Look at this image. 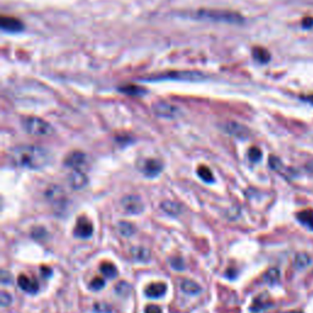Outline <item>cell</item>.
I'll return each mask as SVG.
<instances>
[{
    "label": "cell",
    "instance_id": "obj_10",
    "mask_svg": "<svg viewBox=\"0 0 313 313\" xmlns=\"http://www.w3.org/2000/svg\"><path fill=\"white\" fill-rule=\"evenodd\" d=\"M86 162V154L82 152H78V150H75V152L70 153V154L68 155L65 158V162H64V164H65L66 166H69V168H73V169H80L81 166L85 164Z\"/></svg>",
    "mask_w": 313,
    "mask_h": 313
},
{
    "label": "cell",
    "instance_id": "obj_30",
    "mask_svg": "<svg viewBox=\"0 0 313 313\" xmlns=\"http://www.w3.org/2000/svg\"><path fill=\"white\" fill-rule=\"evenodd\" d=\"M0 302H1L3 307H5V306H8L11 302V296L9 294H6L5 291H3V293L0 294Z\"/></svg>",
    "mask_w": 313,
    "mask_h": 313
},
{
    "label": "cell",
    "instance_id": "obj_32",
    "mask_svg": "<svg viewBox=\"0 0 313 313\" xmlns=\"http://www.w3.org/2000/svg\"><path fill=\"white\" fill-rule=\"evenodd\" d=\"M145 313H162V308L159 306H154V305H149L146 307Z\"/></svg>",
    "mask_w": 313,
    "mask_h": 313
},
{
    "label": "cell",
    "instance_id": "obj_19",
    "mask_svg": "<svg viewBox=\"0 0 313 313\" xmlns=\"http://www.w3.org/2000/svg\"><path fill=\"white\" fill-rule=\"evenodd\" d=\"M162 208H163L166 213L170 214V216H178V214L181 213L180 204L171 202V201H166V202L162 203Z\"/></svg>",
    "mask_w": 313,
    "mask_h": 313
},
{
    "label": "cell",
    "instance_id": "obj_33",
    "mask_svg": "<svg viewBox=\"0 0 313 313\" xmlns=\"http://www.w3.org/2000/svg\"><path fill=\"white\" fill-rule=\"evenodd\" d=\"M171 264H173V267L175 269H178V271H181V269H183V263H181V259H173L171 260Z\"/></svg>",
    "mask_w": 313,
    "mask_h": 313
},
{
    "label": "cell",
    "instance_id": "obj_3",
    "mask_svg": "<svg viewBox=\"0 0 313 313\" xmlns=\"http://www.w3.org/2000/svg\"><path fill=\"white\" fill-rule=\"evenodd\" d=\"M23 128L28 133L36 136H48L53 132V128L47 121H44L43 119L36 118V116L26 118L23 120Z\"/></svg>",
    "mask_w": 313,
    "mask_h": 313
},
{
    "label": "cell",
    "instance_id": "obj_22",
    "mask_svg": "<svg viewBox=\"0 0 313 313\" xmlns=\"http://www.w3.org/2000/svg\"><path fill=\"white\" fill-rule=\"evenodd\" d=\"M197 174L203 181H205V183H213L214 181L213 174H212L211 169L208 168V166H198Z\"/></svg>",
    "mask_w": 313,
    "mask_h": 313
},
{
    "label": "cell",
    "instance_id": "obj_17",
    "mask_svg": "<svg viewBox=\"0 0 313 313\" xmlns=\"http://www.w3.org/2000/svg\"><path fill=\"white\" fill-rule=\"evenodd\" d=\"M311 264V258L307 253H298L294 259V267L296 269H303Z\"/></svg>",
    "mask_w": 313,
    "mask_h": 313
},
{
    "label": "cell",
    "instance_id": "obj_13",
    "mask_svg": "<svg viewBox=\"0 0 313 313\" xmlns=\"http://www.w3.org/2000/svg\"><path fill=\"white\" fill-rule=\"evenodd\" d=\"M166 293V286L164 283H153L146 288L145 294L150 298L162 297Z\"/></svg>",
    "mask_w": 313,
    "mask_h": 313
},
{
    "label": "cell",
    "instance_id": "obj_29",
    "mask_svg": "<svg viewBox=\"0 0 313 313\" xmlns=\"http://www.w3.org/2000/svg\"><path fill=\"white\" fill-rule=\"evenodd\" d=\"M94 311L99 313H110V307L108 305H103V303H95Z\"/></svg>",
    "mask_w": 313,
    "mask_h": 313
},
{
    "label": "cell",
    "instance_id": "obj_4",
    "mask_svg": "<svg viewBox=\"0 0 313 313\" xmlns=\"http://www.w3.org/2000/svg\"><path fill=\"white\" fill-rule=\"evenodd\" d=\"M153 111L155 115L161 116V118L174 119L178 116L179 109L175 106L166 102H158L153 104Z\"/></svg>",
    "mask_w": 313,
    "mask_h": 313
},
{
    "label": "cell",
    "instance_id": "obj_23",
    "mask_svg": "<svg viewBox=\"0 0 313 313\" xmlns=\"http://www.w3.org/2000/svg\"><path fill=\"white\" fill-rule=\"evenodd\" d=\"M132 253L136 260H148L149 257V252L146 248H133Z\"/></svg>",
    "mask_w": 313,
    "mask_h": 313
},
{
    "label": "cell",
    "instance_id": "obj_26",
    "mask_svg": "<svg viewBox=\"0 0 313 313\" xmlns=\"http://www.w3.org/2000/svg\"><path fill=\"white\" fill-rule=\"evenodd\" d=\"M104 284H106V281H104V279L102 278H94L92 281H91L90 286L92 290H100V289L104 286Z\"/></svg>",
    "mask_w": 313,
    "mask_h": 313
},
{
    "label": "cell",
    "instance_id": "obj_1",
    "mask_svg": "<svg viewBox=\"0 0 313 313\" xmlns=\"http://www.w3.org/2000/svg\"><path fill=\"white\" fill-rule=\"evenodd\" d=\"M9 157L15 166L33 169V170L44 168L52 161L50 153L47 149L38 146L28 145L16 146L11 148L9 150Z\"/></svg>",
    "mask_w": 313,
    "mask_h": 313
},
{
    "label": "cell",
    "instance_id": "obj_31",
    "mask_svg": "<svg viewBox=\"0 0 313 313\" xmlns=\"http://www.w3.org/2000/svg\"><path fill=\"white\" fill-rule=\"evenodd\" d=\"M121 91L125 93H129V94H140V93H142L143 91L140 90L138 87H125V88H121Z\"/></svg>",
    "mask_w": 313,
    "mask_h": 313
},
{
    "label": "cell",
    "instance_id": "obj_7",
    "mask_svg": "<svg viewBox=\"0 0 313 313\" xmlns=\"http://www.w3.org/2000/svg\"><path fill=\"white\" fill-rule=\"evenodd\" d=\"M141 170L148 178H154V176L159 175L161 171L163 170V164L157 159H147L143 162Z\"/></svg>",
    "mask_w": 313,
    "mask_h": 313
},
{
    "label": "cell",
    "instance_id": "obj_35",
    "mask_svg": "<svg viewBox=\"0 0 313 313\" xmlns=\"http://www.w3.org/2000/svg\"><path fill=\"white\" fill-rule=\"evenodd\" d=\"M42 273L44 274V276H49L50 274H52V271H50V268H45V267H43Z\"/></svg>",
    "mask_w": 313,
    "mask_h": 313
},
{
    "label": "cell",
    "instance_id": "obj_9",
    "mask_svg": "<svg viewBox=\"0 0 313 313\" xmlns=\"http://www.w3.org/2000/svg\"><path fill=\"white\" fill-rule=\"evenodd\" d=\"M87 176L80 170V169H74L71 174L69 175V184L75 190H80V188L85 187L87 185Z\"/></svg>",
    "mask_w": 313,
    "mask_h": 313
},
{
    "label": "cell",
    "instance_id": "obj_16",
    "mask_svg": "<svg viewBox=\"0 0 313 313\" xmlns=\"http://www.w3.org/2000/svg\"><path fill=\"white\" fill-rule=\"evenodd\" d=\"M181 290L188 295H196V294L201 293V286L196 284L195 281L185 279V280L181 281Z\"/></svg>",
    "mask_w": 313,
    "mask_h": 313
},
{
    "label": "cell",
    "instance_id": "obj_27",
    "mask_svg": "<svg viewBox=\"0 0 313 313\" xmlns=\"http://www.w3.org/2000/svg\"><path fill=\"white\" fill-rule=\"evenodd\" d=\"M115 290L116 293L120 294V295H128V293L130 291V285L124 283V281H121V283H119L118 285L115 286Z\"/></svg>",
    "mask_w": 313,
    "mask_h": 313
},
{
    "label": "cell",
    "instance_id": "obj_5",
    "mask_svg": "<svg viewBox=\"0 0 313 313\" xmlns=\"http://www.w3.org/2000/svg\"><path fill=\"white\" fill-rule=\"evenodd\" d=\"M75 236L80 239H88L93 234V224L85 217H81L77 219V223L75 226Z\"/></svg>",
    "mask_w": 313,
    "mask_h": 313
},
{
    "label": "cell",
    "instance_id": "obj_18",
    "mask_svg": "<svg viewBox=\"0 0 313 313\" xmlns=\"http://www.w3.org/2000/svg\"><path fill=\"white\" fill-rule=\"evenodd\" d=\"M252 55L255 58V60H257L258 63L260 64H266L268 63L269 59H271V54L269 52H267L263 48H255L252 52Z\"/></svg>",
    "mask_w": 313,
    "mask_h": 313
},
{
    "label": "cell",
    "instance_id": "obj_15",
    "mask_svg": "<svg viewBox=\"0 0 313 313\" xmlns=\"http://www.w3.org/2000/svg\"><path fill=\"white\" fill-rule=\"evenodd\" d=\"M296 217L301 224L313 230V209H305V211L297 213Z\"/></svg>",
    "mask_w": 313,
    "mask_h": 313
},
{
    "label": "cell",
    "instance_id": "obj_20",
    "mask_svg": "<svg viewBox=\"0 0 313 313\" xmlns=\"http://www.w3.org/2000/svg\"><path fill=\"white\" fill-rule=\"evenodd\" d=\"M279 279H280V272H279L276 268L269 269V271L263 276L264 283L269 284V285H276V284L279 281Z\"/></svg>",
    "mask_w": 313,
    "mask_h": 313
},
{
    "label": "cell",
    "instance_id": "obj_24",
    "mask_svg": "<svg viewBox=\"0 0 313 313\" xmlns=\"http://www.w3.org/2000/svg\"><path fill=\"white\" fill-rule=\"evenodd\" d=\"M247 155H248V158H250L251 162L256 163V162L260 161V158H262V152H260L259 148L251 147L250 149H248Z\"/></svg>",
    "mask_w": 313,
    "mask_h": 313
},
{
    "label": "cell",
    "instance_id": "obj_34",
    "mask_svg": "<svg viewBox=\"0 0 313 313\" xmlns=\"http://www.w3.org/2000/svg\"><path fill=\"white\" fill-rule=\"evenodd\" d=\"M302 26L305 28H311L313 26V18H305L302 22Z\"/></svg>",
    "mask_w": 313,
    "mask_h": 313
},
{
    "label": "cell",
    "instance_id": "obj_36",
    "mask_svg": "<svg viewBox=\"0 0 313 313\" xmlns=\"http://www.w3.org/2000/svg\"><path fill=\"white\" fill-rule=\"evenodd\" d=\"M283 313H302L300 311H290V312H283Z\"/></svg>",
    "mask_w": 313,
    "mask_h": 313
},
{
    "label": "cell",
    "instance_id": "obj_2",
    "mask_svg": "<svg viewBox=\"0 0 313 313\" xmlns=\"http://www.w3.org/2000/svg\"><path fill=\"white\" fill-rule=\"evenodd\" d=\"M195 18L201 20L217 21V22H226V23H240L242 22V18L239 14L230 13V11H221V10H202L198 11Z\"/></svg>",
    "mask_w": 313,
    "mask_h": 313
},
{
    "label": "cell",
    "instance_id": "obj_12",
    "mask_svg": "<svg viewBox=\"0 0 313 313\" xmlns=\"http://www.w3.org/2000/svg\"><path fill=\"white\" fill-rule=\"evenodd\" d=\"M18 286H20L23 291H26V293L28 294H36L38 293V290H39V286H38L37 281L32 278H28L27 276H23V274L18 276Z\"/></svg>",
    "mask_w": 313,
    "mask_h": 313
},
{
    "label": "cell",
    "instance_id": "obj_11",
    "mask_svg": "<svg viewBox=\"0 0 313 313\" xmlns=\"http://www.w3.org/2000/svg\"><path fill=\"white\" fill-rule=\"evenodd\" d=\"M224 131L236 138H246L248 136L247 129H246L245 126L240 125V124L234 123V121L225 124V125H224Z\"/></svg>",
    "mask_w": 313,
    "mask_h": 313
},
{
    "label": "cell",
    "instance_id": "obj_25",
    "mask_svg": "<svg viewBox=\"0 0 313 313\" xmlns=\"http://www.w3.org/2000/svg\"><path fill=\"white\" fill-rule=\"evenodd\" d=\"M119 231H120L121 234H123V235H125V236H130V235H132L133 233H135V228H133L132 225H131V224H129V223H120L119 224Z\"/></svg>",
    "mask_w": 313,
    "mask_h": 313
},
{
    "label": "cell",
    "instance_id": "obj_21",
    "mask_svg": "<svg viewBox=\"0 0 313 313\" xmlns=\"http://www.w3.org/2000/svg\"><path fill=\"white\" fill-rule=\"evenodd\" d=\"M100 272L106 276H108L109 279H113L118 276V269H116V267L114 266L113 263H110V262H104V263H102V266H100Z\"/></svg>",
    "mask_w": 313,
    "mask_h": 313
},
{
    "label": "cell",
    "instance_id": "obj_6",
    "mask_svg": "<svg viewBox=\"0 0 313 313\" xmlns=\"http://www.w3.org/2000/svg\"><path fill=\"white\" fill-rule=\"evenodd\" d=\"M202 75L198 73H169L163 74V75L155 76L154 80H184V81H196L200 80Z\"/></svg>",
    "mask_w": 313,
    "mask_h": 313
},
{
    "label": "cell",
    "instance_id": "obj_14",
    "mask_svg": "<svg viewBox=\"0 0 313 313\" xmlns=\"http://www.w3.org/2000/svg\"><path fill=\"white\" fill-rule=\"evenodd\" d=\"M1 28H3L4 31H8V32H18V31L22 30L23 25L18 18H5V16H4V18H1Z\"/></svg>",
    "mask_w": 313,
    "mask_h": 313
},
{
    "label": "cell",
    "instance_id": "obj_8",
    "mask_svg": "<svg viewBox=\"0 0 313 313\" xmlns=\"http://www.w3.org/2000/svg\"><path fill=\"white\" fill-rule=\"evenodd\" d=\"M124 209L130 214H137L143 211V203L136 196H128L121 201Z\"/></svg>",
    "mask_w": 313,
    "mask_h": 313
},
{
    "label": "cell",
    "instance_id": "obj_28",
    "mask_svg": "<svg viewBox=\"0 0 313 313\" xmlns=\"http://www.w3.org/2000/svg\"><path fill=\"white\" fill-rule=\"evenodd\" d=\"M0 279H1V283L3 284H9L13 281V276H11V274L9 273L8 271H5V269H3V271H1V276H0Z\"/></svg>",
    "mask_w": 313,
    "mask_h": 313
}]
</instances>
